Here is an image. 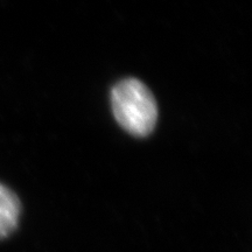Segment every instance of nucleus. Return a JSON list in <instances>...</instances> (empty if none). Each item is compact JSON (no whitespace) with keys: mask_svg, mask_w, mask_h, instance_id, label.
Wrapping results in <instances>:
<instances>
[{"mask_svg":"<svg viewBox=\"0 0 252 252\" xmlns=\"http://www.w3.org/2000/svg\"><path fill=\"white\" fill-rule=\"evenodd\" d=\"M21 215V202L18 195L0 182V241L17 230Z\"/></svg>","mask_w":252,"mask_h":252,"instance_id":"obj_2","label":"nucleus"},{"mask_svg":"<svg viewBox=\"0 0 252 252\" xmlns=\"http://www.w3.org/2000/svg\"><path fill=\"white\" fill-rule=\"evenodd\" d=\"M111 106L118 124L135 137H146L158 121V106L153 94L143 82L126 78L113 87Z\"/></svg>","mask_w":252,"mask_h":252,"instance_id":"obj_1","label":"nucleus"}]
</instances>
